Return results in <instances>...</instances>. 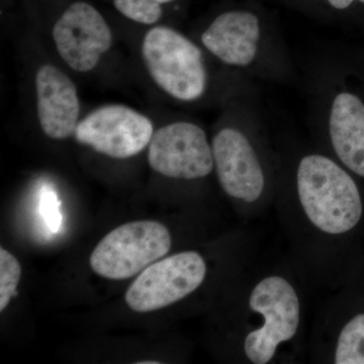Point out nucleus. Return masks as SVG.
I'll use <instances>...</instances> for the list:
<instances>
[{
	"instance_id": "nucleus-1",
	"label": "nucleus",
	"mask_w": 364,
	"mask_h": 364,
	"mask_svg": "<svg viewBox=\"0 0 364 364\" xmlns=\"http://www.w3.org/2000/svg\"><path fill=\"white\" fill-rule=\"evenodd\" d=\"M298 193L306 217L325 233H348L363 219V202L358 184L329 158L309 155L301 159Z\"/></svg>"
},
{
	"instance_id": "nucleus-2",
	"label": "nucleus",
	"mask_w": 364,
	"mask_h": 364,
	"mask_svg": "<svg viewBox=\"0 0 364 364\" xmlns=\"http://www.w3.org/2000/svg\"><path fill=\"white\" fill-rule=\"evenodd\" d=\"M142 54L151 77L172 97L193 102L205 92L203 53L181 33L167 26L151 28L144 38Z\"/></svg>"
},
{
	"instance_id": "nucleus-3",
	"label": "nucleus",
	"mask_w": 364,
	"mask_h": 364,
	"mask_svg": "<svg viewBox=\"0 0 364 364\" xmlns=\"http://www.w3.org/2000/svg\"><path fill=\"white\" fill-rule=\"evenodd\" d=\"M171 235L161 223H127L102 239L90 256V267L100 277L130 279L166 255Z\"/></svg>"
},
{
	"instance_id": "nucleus-4",
	"label": "nucleus",
	"mask_w": 364,
	"mask_h": 364,
	"mask_svg": "<svg viewBox=\"0 0 364 364\" xmlns=\"http://www.w3.org/2000/svg\"><path fill=\"white\" fill-rule=\"evenodd\" d=\"M249 306L264 318V325L249 333L244 350L255 364L269 363L277 346L289 341L299 323V301L293 286L280 277L261 280L251 293Z\"/></svg>"
},
{
	"instance_id": "nucleus-5",
	"label": "nucleus",
	"mask_w": 364,
	"mask_h": 364,
	"mask_svg": "<svg viewBox=\"0 0 364 364\" xmlns=\"http://www.w3.org/2000/svg\"><path fill=\"white\" fill-rule=\"evenodd\" d=\"M207 265L200 254L186 251L152 263L127 291V305L134 312L148 313L166 308L200 287Z\"/></svg>"
},
{
	"instance_id": "nucleus-6",
	"label": "nucleus",
	"mask_w": 364,
	"mask_h": 364,
	"mask_svg": "<svg viewBox=\"0 0 364 364\" xmlns=\"http://www.w3.org/2000/svg\"><path fill=\"white\" fill-rule=\"evenodd\" d=\"M154 128L147 117L126 107L112 105L88 114L76 128V140L98 153L126 159L142 152L151 142Z\"/></svg>"
},
{
	"instance_id": "nucleus-7",
	"label": "nucleus",
	"mask_w": 364,
	"mask_h": 364,
	"mask_svg": "<svg viewBox=\"0 0 364 364\" xmlns=\"http://www.w3.org/2000/svg\"><path fill=\"white\" fill-rule=\"evenodd\" d=\"M148 162L163 176L186 181L208 176L215 164L205 131L186 122L167 124L153 134Z\"/></svg>"
},
{
	"instance_id": "nucleus-8",
	"label": "nucleus",
	"mask_w": 364,
	"mask_h": 364,
	"mask_svg": "<svg viewBox=\"0 0 364 364\" xmlns=\"http://www.w3.org/2000/svg\"><path fill=\"white\" fill-rule=\"evenodd\" d=\"M62 60L76 72H90L112 47V35L102 14L85 1L67 7L53 28Z\"/></svg>"
},
{
	"instance_id": "nucleus-9",
	"label": "nucleus",
	"mask_w": 364,
	"mask_h": 364,
	"mask_svg": "<svg viewBox=\"0 0 364 364\" xmlns=\"http://www.w3.org/2000/svg\"><path fill=\"white\" fill-rule=\"evenodd\" d=\"M212 149L225 193L246 203L257 200L264 188V176L248 139L236 129H223L215 136Z\"/></svg>"
},
{
	"instance_id": "nucleus-10",
	"label": "nucleus",
	"mask_w": 364,
	"mask_h": 364,
	"mask_svg": "<svg viewBox=\"0 0 364 364\" xmlns=\"http://www.w3.org/2000/svg\"><path fill=\"white\" fill-rule=\"evenodd\" d=\"M36 93L38 119L45 135L62 140L75 133L80 104L73 81L56 66L47 64L36 75Z\"/></svg>"
},
{
	"instance_id": "nucleus-11",
	"label": "nucleus",
	"mask_w": 364,
	"mask_h": 364,
	"mask_svg": "<svg viewBox=\"0 0 364 364\" xmlns=\"http://www.w3.org/2000/svg\"><path fill=\"white\" fill-rule=\"evenodd\" d=\"M259 38L257 16L247 11H228L210 23L202 42L225 63L246 66L255 58Z\"/></svg>"
},
{
	"instance_id": "nucleus-12",
	"label": "nucleus",
	"mask_w": 364,
	"mask_h": 364,
	"mask_svg": "<svg viewBox=\"0 0 364 364\" xmlns=\"http://www.w3.org/2000/svg\"><path fill=\"white\" fill-rule=\"evenodd\" d=\"M330 136L345 166L364 178V105L351 93H340L330 114Z\"/></svg>"
},
{
	"instance_id": "nucleus-13",
	"label": "nucleus",
	"mask_w": 364,
	"mask_h": 364,
	"mask_svg": "<svg viewBox=\"0 0 364 364\" xmlns=\"http://www.w3.org/2000/svg\"><path fill=\"white\" fill-rule=\"evenodd\" d=\"M337 364H364V312L356 314L340 332L335 350Z\"/></svg>"
},
{
	"instance_id": "nucleus-14",
	"label": "nucleus",
	"mask_w": 364,
	"mask_h": 364,
	"mask_svg": "<svg viewBox=\"0 0 364 364\" xmlns=\"http://www.w3.org/2000/svg\"><path fill=\"white\" fill-rule=\"evenodd\" d=\"M173 0H114L119 14L143 25H154L162 16V6Z\"/></svg>"
},
{
	"instance_id": "nucleus-15",
	"label": "nucleus",
	"mask_w": 364,
	"mask_h": 364,
	"mask_svg": "<svg viewBox=\"0 0 364 364\" xmlns=\"http://www.w3.org/2000/svg\"><path fill=\"white\" fill-rule=\"evenodd\" d=\"M21 267L18 259L6 250L0 249V312H4L14 296H18Z\"/></svg>"
},
{
	"instance_id": "nucleus-16",
	"label": "nucleus",
	"mask_w": 364,
	"mask_h": 364,
	"mask_svg": "<svg viewBox=\"0 0 364 364\" xmlns=\"http://www.w3.org/2000/svg\"><path fill=\"white\" fill-rule=\"evenodd\" d=\"M40 212L48 228L53 233H57L62 225L60 202L56 193L48 186H44L41 191Z\"/></svg>"
},
{
	"instance_id": "nucleus-17",
	"label": "nucleus",
	"mask_w": 364,
	"mask_h": 364,
	"mask_svg": "<svg viewBox=\"0 0 364 364\" xmlns=\"http://www.w3.org/2000/svg\"><path fill=\"white\" fill-rule=\"evenodd\" d=\"M329 4H331L333 7L337 9H347L354 0H328ZM358 1L363 2L364 4V0H358Z\"/></svg>"
},
{
	"instance_id": "nucleus-18",
	"label": "nucleus",
	"mask_w": 364,
	"mask_h": 364,
	"mask_svg": "<svg viewBox=\"0 0 364 364\" xmlns=\"http://www.w3.org/2000/svg\"><path fill=\"white\" fill-rule=\"evenodd\" d=\"M140 364H159L158 361H142V363H139Z\"/></svg>"
}]
</instances>
